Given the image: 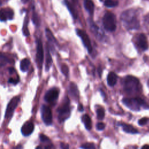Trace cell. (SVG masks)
Here are the masks:
<instances>
[{
  "instance_id": "ba28073f",
  "label": "cell",
  "mask_w": 149,
  "mask_h": 149,
  "mask_svg": "<svg viewBox=\"0 0 149 149\" xmlns=\"http://www.w3.org/2000/svg\"><path fill=\"white\" fill-rule=\"evenodd\" d=\"M76 34L81 38L84 47L87 48L88 52L91 54L93 51V48L91 46L90 38L87 34L85 31L80 29H76Z\"/></svg>"
},
{
  "instance_id": "7bdbcfd3",
  "label": "cell",
  "mask_w": 149,
  "mask_h": 149,
  "mask_svg": "<svg viewBox=\"0 0 149 149\" xmlns=\"http://www.w3.org/2000/svg\"><path fill=\"white\" fill-rule=\"evenodd\" d=\"M100 1H102V0H100Z\"/></svg>"
},
{
  "instance_id": "5b68a950",
  "label": "cell",
  "mask_w": 149,
  "mask_h": 149,
  "mask_svg": "<svg viewBox=\"0 0 149 149\" xmlns=\"http://www.w3.org/2000/svg\"><path fill=\"white\" fill-rule=\"evenodd\" d=\"M102 23L104 29L108 31H113L115 30L116 17L115 15L111 12H107L102 19Z\"/></svg>"
},
{
  "instance_id": "484cf974",
  "label": "cell",
  "mask_w": 149,
  "mask_h": 149,
  "mask_svg": "<svg viewBox=\"0 0 149 149\" xmlns=\"http://www.w3.org/2000/svg\"><path fill=\"white\" fill-rule=\"evenodd\" d=\"M96 113H97V118L99 120H102L104 119V118L105 116V111H104V108H102L101 107L98 108L96 111Z\"/></svg>"
},
{
  "instance_id": "4316f807",
  "label": "cell",
  "mask_w": 149,
  "mask_h": 149,
  "mask_svg": "<svg viewBox=\"0 0 149 149\" xmlns=\"http://www.w3.org/2000/svg\"><path fill=\"white\" fill-rule=\"evenodd\" d=\"M105 6L108 8H112L117 6L118 5V2L113 0H106L104 2Z\"/></svg>"
},
{
  "instance_id": "8fae6325",
  "label": "cell",
  "mask_w": 149,
  "mask_h": 149,
  "mask_svg": "<svg viewBox=\"0 0 149 149\" xmlns=\"http://www.w3.org/2000/svg\"><path fill=\"white\" fill-rule=\"evenodd\" d=\"M58 95L59 90L57 88H52L45 93L44 95V100L48 103H52L58 99Z\"/></svg>"
},
{
  "instance_id": "cb8c5ba5",
  "label": "cell",
  "mask_w": 149,
  "mask_h": 149,
  "mask_svg": "<svg viewBox=\"0 0 149 149\" xmlns=\"http://www.w3.org/2000/svg\"><path fill=\"white\" fill-rule=\"evenodd\" d=\"M28 23H29V17L27 15H26V17L24 18V22L23 23V33L24 34V35L26 37L29 36L30 35V33H29V30L28 29Z\"/></svg>"
},
{
  "instance_id": "e575fe53",
  "label": "cell",
  "mask_w": 149,
  "mask_h": 149,
  "mask_svg": "<svg viewBox=\"0 0 149 149\" xmlns=\"http://www.w3.org/2000/svg\"><path fill=\"white\" fill-rule=\"evenodd\" d=\"M19 82V79H13V78H10L9 79V83L13 84H16Z\"/></svg>"
},
{
  "instance_id": "74e56055",
  "label": "cell",
  "mask_w": 149,
  "mask_h": 149,
  "mask_svg": "<svg viewBox=\"0 0 149 149\" xmlns=\"http://www.w3.org/2000/svg\"><path fill=\"white\" fill-rule=\"evenodd\" d=\"M78 110H79V111H83L84 110L83 107V105H82L81 104H79V105H78Z\"/></svg>"
},
{
  "instance_id": "7402d4cb",
  "label": "cell",
  "mask_w": 149,
  "mask_h": 149,
  "mask_svg": "<svg viewBox=\"0 0 149 149\" xmlns=\"http://www.w3.org/2000/svg\"><path fill=\"white\" fill-rule=\"evenodd\" d=\"M81 120L85 126V127L88 130H90L92 127V124L90 116L87 114L83 115V116L81 117Z\"/></svg>"
},
{
  "instance_id": "5bb4252c",
  "label": "cell",
  "mask_w": 149,
  "mask_h": 149,
  "mask_svg": "<svg viewBox=\"0 0 149 149\" xmlns=\"http://www.w3.org/2000/svg\"><path fill=\"white\" fill-rule=\"evenodd\" d=\"M69 93L74 99L77 100L79 97V92L76 84L74 83H70L69 87Z\"/></svg>"
},
{
  "instance_id": "d6a6232c",
  "label": "cell",
  "mask_w": 149,
  "mask_h": 149,
  "mask_svg": "<svg viewBox=\"0 0 149 149\" xmlns=\"http://www.w3.org/2000/svg\"><path fill=\"white\" fill-rule=\"evenodd\" d=\"M105 128V124L102 122H98L97 124V129L98 130H102Z\"/></svg>"
},
{
  "instance_id": "603a6c76",
  "label": "cell",
  "mask_w": 149,
  "mask_h": 149,
  "mask_svg": "<svg viewBox=\"0 0 149 149\" xmlns=\"http://www.w3.org/2000/svg\"><path fill=\"white\" fill-rule=\"evenodd\" d=\"M30 65V61L29 59L27 58H25L23 59V60L21 61L20 63V70L23 72H27L29 69V66Z\"/></svg>"
},
{
  "instance_id": "ffe728a7",
  "label": "cell",
  "mask_w": 149,
  "mask_h": 149,
  "mask_svg": "<svg viewBox=\"0 0 149 149\" xmlns=\"http://www.w3.org/2000/svg\"><path fill=\"white\" fill-rule=\"evenodd\" d=\"M63 2L65 4V5L66 6L68 9L69 10V11L72 17L74 19H76L77 17V13L76 9L73 7V6L70 3V2L68 0H63Z\"/></svg>"
},
{
  "instance_id": "836d02e7",
  "label": "cell",
  "mask_w": 149,
  "mask_h": 149,
  "mask_svg": "<svg viewBox=\"0 0 149 149\" xmlns=\"http://www.w3.org/2000/svg\"><path fill=\"white\" fill-rule=\"evenodd\" d=\"M60 147L61 149H69V146L68 144L65 143H61L60 144Z\"/></svg>"
},
{
  "instance_id": "d590c367",
  "label": "cell",
  "mask_w": 149,
  "mask_h": 149,
  "mask_svg": "<svg viewBox=\"0 0 149 149\" xmlns=\"http://www.w3.org/2000/svg\"><path fill=\"white\" fill-rule=\"evenodd\" d=\"M44 149H55V147L52 144H49L44 147Z\"/></svg>"
},
{
  "instance_id": "83f0119b",
  "label": "cell",
  "mask_w": 149,
  "mask_h": 149,
  "mask_svg": "<svg viewBox=\"0 0 149 149\" xmlns=\"http://www.w3.org/2000/svg\"><path fill=\"white\" fill-rule=\"evenodd\" d=\"M81 148L82 149H96V147L94 143H86L81 146Z\"/></svg>"
},
{
  "instance_id": "1f68e13d",
  "label": "cell",
  "mask_w": 149,
  "mask_h": 149,
  "mask_svg": "<svg viewBox=\"0 0 149 149\" xmlns=\"http://www.w3.org/2000/svg\"><path fill=\"white\" fill-rule=\"evenodd\" d=\"M147 120H148V119H147L146 118H141V119H140L139 120L138 123H139V125H141V126L144 125H146V124L147 123Z\"/></svg>"
},
{
  "instance_id": "9a60e30c",
  "label": "cell",
  "mask_w": 149,
  "mask_h": 149,
  "mask_svg": "<svg viewBox=\"0 0 149 149\" xmlns=\"http://www.w3.org/2000/svg\"><path fill=\"white\" fill-rule=\"evenodd\" d=\"M139 45L143 51H145L148 48V42L147 38L144 34H140L138 38Z\"/></svg>"
},
{
  "instance_id": "e0dca14e",
  "label": "cell",
  "mask_w": 149,
  "mask_h": 149,
  "mask_svg": "<svg viewBox=\"0 0 149 149\" xmlns=\"http://www.w3.org/2000/svg\"><path fill=\"white\" fill-rule=\"evenodd\" d=\"M52 58L50 54L49 48L47 45L46 47V58H45V70L48 71L52 65Z\"/></svg>"
},
{
  "instance_id": "b9f144b4",
  "label": "cell",
  "mask_w": 149,
  "mask_h": 149,
  "mask_svg": "<svg viewBox=\"0 0 149 149\" xmlns=\"http://www.w3.org/2000/svg\"><path fill=\"white\" fill-rule=\"evenodd\" d=\"M36 149H42V147L40 146H38L36 147Z\"/></svg>"
},
{
  "instance_id": "4dcf8cb0",
  "label": "cell",
  "mask_w": 149,
  "mask_h": 149,
  "mask_svg": "<svg viewBox=\"0 0 149 149\" xmlns=\"http://www.w3.org/2000/svg\"><path fill=\"white\" fill-rule=\"evenodd\" d=\"M40 139L41 140V142H43V143H48V142H51L49 139L45 135L43 134H41L40 135Z\"/></svg>"
},
{
  "instance_id": "7c38bea8",
  "label": "cell",
  "mask_w": 149,
  "mask_h": 149,
  "mask_svg": "<svg viewBox=\"0 0 149 149\" xmlns=\"http://www.w3.org/2000/svg\"><path fill=\"white\" fill-rule=\"evenodd\" d=\"M13 17V11L9 8H2L0 9V20L6 21L11 20Z\"/></svg>"
},
{
  "instance_id": "9c48e42d",
  "label": "cell",
  "mask_w": 149,
  "mask_h": 149,
  "mask_svg": "<svg viewBox=\"0 0 149 149\" xmlns=\"http://www.w3.org/2000/svg\"><path fill=\"white\" fill-rule=\"evenodd\" d=\"M44 60V50L42 42L41 39H38L37 41V50H36V61L37 65L40 69L41 68Z\"/></svg>"
},
{
  "instance_id": "277c9868",
  "label": "cell",
  "mask_w": 149,
  "mask_h": 149,
  "mask_svg": "<svg viewBox=\"0 0 149 149\" xmlns=\"http://www.w3.org/2000/svg\"><path fill=\"white\" fill-rule=\"evenodd\" d=\"M58 113V120L59 122H63L67 119L70 115V109L69 107V100L65 97L62 104L57 109Z\"/></svg>"
},
{
  "instance_id": "44dd1931",
  "label": "cell",
  "mask_w": 149,
  "mask_h": 149,
  "mask_svg": "<svg viewBox=\"0 0 149 149\" xmlns=\"http://www.w3.org/2000/svg\"><path fill=\"white\" fill-rule=\"evenodd\" d=\"M84 6L86 10L90 14L92 15L94 10V5L91 0H84Z\"/></svg>"
},
{
  "instance_id": "7a4b0ae2",
  "label": "cell",
  "mask_w": 149,
  "mask_h": 149,
  "mask_svg": "<svg viewBox=\"0 0 149 149\" xmlns=\"http://www.w3.org/2000/svg\"><path fill=\"white\" fill-rule=\"evenodd\" d=\"M139 80L133 76H127L123 80L124 90L129 94H134L139 89Z\"/></svg>"
},
{
  "instance_id": "f35d334b",
  "label": "cell",
  "mask_w": 149,
  "mask_h": 149,
  "mask_svg": "<svg viewBox=\"0 0 149 149\" xmlns=\"http://www.w3.org/2000/svg\"><path fill=\"white\" fill-rule=\"evenodd\" d=\"M13 149H23V147L22 145H17V146H16L15 148H13Z\"/></svg>"
},
{
  "instance_id": "52a82bcc",
  "label": "cell",
  "mask_w": 149,
  "mask_h": 149,
  "mask_svg": "<svg viewBox=\"0 0 149 149\" xmlns=\"http://www.w3.org/2000/svg\"><path fill=\"white\" fill-rule=\"evenodd\" d=\"M41 118L44 123L46 125H50L52 123V115L49 107L45 105H42L41 108Z\"/></svg>"
},
{
  "instance_id": "2e32d148",
  "label": "cell",
  "mask_w": 149,
  "mask_h": 149,
  "mask_svg": "<svg viewBox=\"0 0 149 149\" xmlns=\"http://www.w3.org/2000/svg\"><path fill=\"white\" fill-rule=\"evenodd\" d=\"M45 35L46 37L47 38L49 45L52 46V48H54V45H58V42L56 39L55 38L54 36L53 35L51 31V30L48 29H45Z\"/></svg>"
},
{
  "instance_id": "ab89813d",
  "label": "cell",
  "mask_w": 149,
  "mask_h": 149,
  "mask_svg": "<svg viewBox=\"0 0 149 149\" xmlns=\"http://www.w3.org/2000/svg\"><path fill=\"white\" fill-rule=\"evenodd\" d=\"M141 149H149V145H144Z\"/></svg>"
},
{
  "instance_id": "60d3db41",
  "label": "cell",
  "mask_w": 149,
  "mask_h": 149,
  "mask_svg": "<svg viewBox=\"0 0 149 149\" xmlns=\"http://www.w3.org/2000/svg\"><path fill=\"white\" fill-rule=\"evenodd\" d=\"M21 1H22V2H23L24 3H26L29 1V0H21Z\"/></svg>"
},
{
  "instance_id": "30bf717a",
  "label": "cell",
  "mask_w": 149,
  "mask_h": 149,
  "mask_svg": "<svg viewBox=\"0 0 149 149\" xmlns=\"http://www.w3.org/2000/svg\"><path fill=\"white\" fill-rule=\"evenodd\" d=\"M89 26L91 31L94 34L95 37L100 41H103L105 39V36L101 29L98 27L92 20H89Z\"/></svg>"
},
{
  "instance_id": "f546056e",
  "label": "cell",
  "mask_w": 149,
  "mask_h": 149,
  "mask_svg": "<svg viewBox=\"0 0 149 149\" xmlns=\"http://www.w3.org/2000/svg\"><path fill=\"white\" fill-rule=\"evenodd\" d=\"M61 72L65 76H68L69 74V68L66 65H63L61 66Z\"/></svg>"
},
{
  "instance_id": "ac0fdd59",
  "label": "cell",
  "mask_w": 149,
  "mask_h": 149,
  "mask_svg": "<svg viewBox=\"0 0 149 149\" xmlns=\"http://www.w3.org/2000/svg\"><path fill=\"white\" fill-rule=\"evenodd\" d=\"M118 80V76L114 72H110L107 76V83L109 86H113L116 84Z\"/></svg>"
},
{
  "instance_id": "d4e9b609",
  "label": "cell",
  "mask_w": 149,
  "mask_h": 149,
  "mask_svg": "<svg viewBox=\"0 0 149 149\" xmlns=\"http://www.w3.org/2000/svg\"><path fill=\"white\" fill-rule=\"evenodd\" d=\"M32 22H33V23L36 25V26H39L40 24V17L38 15V14L36 12H33V14H32Z\"/></svg>"
},
{
  "instance_id": "f1b7e54d",
  "label": "cell",
  "mask_w": 149,
  "mask_h": 149,
  "mask_svg": "<svg viewBox=\"0 0 149 149\" xmlns=\"http://www.w3.org/2000/svg\"><path fill=\"white\" fill-rule=\"evenodd\" d=\"M10 62V59L7 58L6 56H5V55L1 54H0V65L1 66L4 65L5 64H6V63Z\"/></svg>"
},
{
  "instance_id": "8992f818",
  "label": "cell",
  "mask_w": 149,
  "mask_h": 149,
  "mask_svg": "<svg viewBox=\"0 0 149 149\" xmlns=\"http://www.w3.org/2000/svg\"><path fill=\"white\" fill-rule=\"evenodd\" d=\"M19 101L20 97L19 96L14 97L10 100L5 111V118L6 119H9L12 116L14 111L16 108Z\"/></svg>"
},
{
  "instance_id": "3957f363",
  "label": "cell",
  "mask_w": 149,
  "mask_h": 149,
  "mask_svg": "<svg viewBox=\"0 0 149 149\" xmlns=\"http://www.w3.org/2000/svg\"><path fill=\"white\" fill-rule=\"evenodd\" d=\"M122 102L129 109L137 111L140 110V107H143L146 109L149 108V105L143 99L137 97L133 98H125L122 100Z\"/></svg>"
},
{
  "instance_id": "8d00e7d4",
  "label": "cell",
  "mask_w": 149,
  "mask_h": 149,
  "mask_svg": "<svg viewBox=\"0 0 149 149\" xmlns=\"http://www.w3.org/2000/svg\"><path fill=\"white\" fill-rule=\"evenodd\" d=\"M144 20L147 22L149 23V13H148L145 17H144Z\"/></svg>"
},
{
  "instance_id": "6da1fadb",
  "label": "cell",
  "mask_w": 149,
  "mask_h": 149,
  "mask_svg": "<svg viewBox=\"0 0 149 149\" xmlns=\"http://www.w3.org/2000/svg\"><path fill=\"white\" fill-rule=\"evenodd\" d=\"M120 19L125 27L128 30L138 29L140 27V22L137 19V13L134 9L124 11L120 16Z\"/></svg>"
},
{
  "instance_id": "4fadbf2b",
  "label": "cell",
  "mask_w": 149,
  "mask_h": 149,
  "mask_svg": "<svg viewBox=\"0 0 149 149\" xmlns=\"http://www.w3.org/2000/svg\"><path fill=\"white\" fill-rule=\"evenodd\" d=\"M34 125L33 123L31 122H26L21 128L22 134L24 136H28L30 135L34 131Z\"/></svg>"
},
{
  "instance_id": "d6986e66",
  "label": "cell",
  "mask_w": 149,
  "mask_h": 149,
  "mask_svg": "<svg viewBox=\"0 0 149 149\" xmlns=\"http://www.w3.org/2000/svg\"><path fill=\"white\" fill-rule=\"evenodd\" d=\"M120 126H122L123 131L126 133H131V134H136L139 133L138 130L130 125L126 124V123H121Z\"/></svg>"
}]
</instances>
